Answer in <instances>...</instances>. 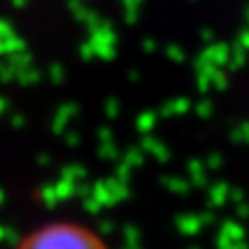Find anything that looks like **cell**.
I'll return each instance as SVG.
<instances>
[{
    "label": "cell",
    "instance_id": "cell-1",
    "mask_svg": "<svg viewBox=\"0 0 249 249\" xmlns=\"http://www.w3.org/2000/svg\"><path fill=\"white\" fill-rule=\"evenodd\" d=\"M17 249H110L89 227L77 222H54L31 232Z\"/></svg>",
    "mask_w": 249,
    "mask_h": 249
}]
</instances>
